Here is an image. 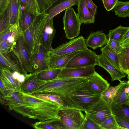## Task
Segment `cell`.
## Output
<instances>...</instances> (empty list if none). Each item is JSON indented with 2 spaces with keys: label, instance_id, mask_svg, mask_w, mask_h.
I'll list each match as a JSON object with an SVG mask.
<instances>
[{
  "label": "cell",
  "instance_id": "cell-50",
  "mask_svg": "<svg viewBox=\"0 0 129 129\" xmlns=\"http://www.w3.org/2000/svg\"><path fill=\"white\" fill-rule=\"evenodd\" d=\"M8 0H0V15L6 9Z\"/></svg>",
  "mask_w": 129,
  "mask_h": 129
},
{
  "label": "cell",
  "instance_id": "cell-40",
  "mask_svg": "<svg viewBox=\"0 0 129 129\" xmlns=\"http://www.w3.org/2000/svg\"><path fill=\"white\" fill-rule=\"evenodd\" d=\"M107 44L112 49L118 54L122 52L123 48L119 42L114 40L109 39Z\"/></svg>",
  "mask_w": 129,
  "mask_h": 129
},
{
  "label": "cell",
  "instance_id": "cell-42",
  "mask_svg": "<svg viewBox=\"0 0 129 129\" xmlns=\"http://www.w3.org/2000/svg\"><path fill=\"white\" fill-rule=\"evenodd\" d=\"M40 13H45L50 7L46 0H36Z\"/></svg>",
  "mask_w": 129,
  "mask_h": 129
},
{
  "label": "cell",
  "instance_id": "cell-16",
  "mask_svg": "<svg viewBox=\"0 0 129 129\" xmlns=\"http://www.w3.org/2000/svg\"><path fill=\"white\" fill-rule=\"evenodd\" d=\"M80 51L64 56H59L55 54L52 53L51 51L47 52L49 69H62L65 68L71 59Z\"/></svg>",
  "mask_w": 129,
  "mask_h": 129
},
{
  "label": "cell",
  "instance_id": "cell-45",
  "mask_svg": "<svg viewBox=\"0 0 129 129\" xmlns=\"http://www.w3.org/2000/svg\"><path fill=\"white\" fill-rule=\"evenodd\" d=\"M104 6L107 11L112 10L117 3L118 0H102Z\"/></svg>",
  "mask_w": 129,
  "mask_h": 129
},
{
  "label": "cell",
  "instance_id": "cell-27",
  "mask_svg": "<svg viewBox=\"0 0 129 129\" xmlns=\"http://www.w3.org/2000/svg\"><path fill=\"white\" fill-rule=\"evenodd\" d=\"M118 57L121 70L126 74L129 64V46L123 48L122 52L118 54Z\"/></svg>",
  "mask_w": 129,
  "mask_h": 129
},
{
  "label": "cell",
  "instance_id": "cell-7",
  "mask_svg": "<svg viewBox=\"0 0 129 129\" xmlns=\"http://www.w3.org/2000/svg\"><path fill=\"white\" fill-rule=\"evenodd\" d=\"M63 21L66 38L72 39L78 37L82 23L73 8L71 7L66 10Z\"/></svg>",
  "mask_w": 129,
  "mask_h": 129
},
{
  "label": "cell",
  "instance_id": "cell-30",
  "mask_svg": "<svg viewBox=\"0 0 129 129\" xmlns=\"http://www.w3.org/2000/svg\"><path fill=\"white\" fill-rule=\"evenodd\" d=\"M19 6L25 8L36 16L40 14L36 0H18Z\"/></svg>",
  "mask_w": 129,
  "mask_h": 129
},
{
  "label": "cell",
  "instance_id": "cell-46",
  "mask_svg": "<svg viewBox=\"0 0 129 129\" xmlns=\"http://www.w3.org/2000/svg\"><path fill=\"white\" fill-rule=\"evenodd\" d=\"M0 66L7 69L12 73L16 71L11 67L6 59L0 53Z\"/></svg>",
  "mask_w": 129,
  "mask_h": 129
},
{
  "label": "cell",
  "instance_id": "cell-15",
  "mask_svg": "<svg viewBox=\"0 0 129 129\" xmlns=\"http://www.w3.org/2000/svg\"><path fill=\"white\" fill-rule=\"evenodd\" d=\"M97 65L104 68L110 75L112 81L118 80L120 82L121 79L125 77V73L116 68L109 62L101 54L98 55Z\"/></svg>",
  "mask_w": 129,
  "mask_h": 129
},
{
  "label": "cell",
  "instance_id": "cell-41",
  "mask_svg": "<svg viewBox=\"0 0 129 129\" xmlns=\"http://www.w3.org/2000/svg\"><path fill=\"white\" fill-rule=\"evenodd\" d=\"M13 45L9 43L6 40L0 43V53L7 54L12 50Z\"/></svg>",
  "mask_w": 129,
  "mask_h": 129
},
{
  "label": "cell",
  "instance_id": "cell-1",
  "mask_svg": "<svg viewBox=\"0 0 129 129\" xmlns=\"http://www.w3.org/2000/svg\"><path fill=\"white\" fill-rule=\"evenodd\" d=\"M13 110L23 116L47 123L60 121L58 112L61 106L52 101L23 93L19 102L9 105Z\"/></svg>",
  "mask_w": 129,
  "mask_h": 129
},
{
  "label": "cell",
  "instance_id": "cell-22",
  "mask_svg": "<svg viewBox=\"0 0 129 129\" xmlns=\"http://www.w3.org/2000/svg\"><path fill=\"white\" fill-rule=\"evenodd\" d=\"M77 6V14L81 23H94L95 20V17L90 14L86 5L85 0H79Z\"/></svg>",
  "mask_w": 129,
  "mask_h": 129
},
{
  "label": "cell",
  "instance_id": "cell-21",
  "mask_svg": "<svg viewBox=\"0 0 129 129\" xmlns=\"http://www.w3.org/2000/svg\"><path fill=\"white\" fill-rule=\"evenodd\" d=\"M6 9L8 19V29L17 22L19 11L18 0H8Z\"/></svg>",
  "mask_w": 129,
  "mask_h": 129
},
{
  "label": "cell",
  "instance_id": "cell-47",
  "mask_svg": "<svg viewBox=\"0 0 129 129\" xmlns=\"http://www.w3.org/2000/svg\"><path fill=\"white\" fill-rule=\"evenodd\" d=\"M84 129H101L100 126L91 120L86 118Z\"/></svg>",
  "mask_w": 129,
  "mask_h": 129
},
{
  "label": "cell",
  "instance_id": "cell-37",
  "mask_svg": "<svg viewBox=\"0 0 129 129\" xmlns=\"http://www.w3.org/2000/svg\"><path fill=\"white\" fill-rule=\"evenodd\" d=\"M32 94L38 97L52 101L58 104L61 106H63L64 105V102L60 97L56 95L45 94Z\"/></svg>",
  "mask_w": 129,
  "mask_h": 129
},
{
  "label": "cell",
  "instance_id": "cell-51",
  "mask_svg": "<svg viewBox=\"0 0 129 129\" xmlns=\"http://www.w3.org/2000/svg\"><path fill=\"white\" fill-rule=\"evenodd\" d=\"M17 79L20 83H22L24 81L25 79L24 75L23 74H20Z\"/></svg>",
  "mask_w": 129,
  "mask_h": 129
},
{
  "label": "cell",
  "instance_id": "cell-33",
  "mask_svg": "<svg viewBox=\"0 0 129 129\" xmlns=\"http://www.w3.org/2000/svg\"><path fill=\"white\" fill-rule=\"evenodd\" d=\"M0 73L2 74L8 82L12 85L16 91H20L22 83L18 79H14L12 76V73L7 69L0 66Z\"/></svg>",
  "mask_w": 129,
  "mask_h": 129
},
{
  "label": "cell",
  "instance_id": "cell-28",
  "mask_svg": "<svg viewBox=\"0 0 129 129\" xmlns=\"http://www.w3.org/2000/svg\"><path fill=\"white\" fill-rule=\"evenodd\" d=\"M125 81H121L117 85L109 86L101 94V96L107 102L112 104L118 90Z\"/></svg>",
  "mask_w": 129,
  "mask_h": 129
},
{
  "label": "cell",
  "instance_id": "cell-43",
  "mask_svg": "<svg viewBox=\"0 0 129 129\" xmlns=\"http://www.w3.org/2000/svg\"><path fill=\"white\" fill-rule=\"evenodd\" d=\"M86 5L90 14L95 17L97 10V6L91 0H85Z\"/></svg>",
  "mask_w": 129,
  "mask_h": 129
},
{
  "label": "cell",
  "instance_id": "cell-18",
  "mask_svg": "<svg viewBox=\"0 0 129 129\" xmlns=\"http://www.w3.org/2000/svg\"><path fill=\"white\" fill-rule=\"evenodd\" d=\"M56 32L53 23V18L51 19L45 26L41 45L46 53L52 49V44Z\"/></svg>",
  "mask_w": 129,
  "mask_h": 129
},
{
  "label": "cell",
  "instance_id": "cell-31",
  "mask_svg": "<svg viewBox=\"0 0 129 129\" xmlns=\"http://www.w3.org/2000/svg\"><path fill=\"white\" fill-rule=\"evenodd\" d=\"M115 14L119 17L125 18L129 17V2L118 1L113 9Z\"/></svg>",
  "mask_w": 129,
  "mask_h": 129
},
{
  "label": "cell",
  "instance_id": "cell-54",
  "mask_svg": "<svg viewBox=\"0 0 129 129\" xmlns=\"http://www.w3.org/2000/svg\"><path fill=\"white\" fill-rule=\"evenodd\" d=\"M127 75L128 77L127 78L128 79V81H129V71H128V72H127Z\"/></svg>",
  "mask_w": 129,
  "mask_h": 129
},
{
  "label": "cell",
  "instance_id": "cell-14",
  "mask_svg": "<svg viewBox=\"0 0 129 129\" xmlns=\"http://www.w3.org/2000/svg\"><path fill=\"white\" fill-rule=\"evenodd\" d=\"M79 0H58L45 12L48 14L45 25L52 19L63 11L74 5H77Z\"/></svg>",
  "mask_w": 129,
  "mask_h": 129
},
{
  "label": "cell",
  "instance_id": "cell-3",
  "mask_svg": "<svg viewBox=\"0 0 129 129\" xmlns=\"http://www.w3.org/2000/svg\"><path fill=\"white\" fill-rule=\"evenodd\" d=\"M47 13H40L35 17L33 22L22 35L30 54L32 55L41 45Z\"/></svg>",
  "mask_w": 129,
  "mask_h": 129
},
{
  "label": "cell",
  "instance_id": "cell-9",
  "mask_svg": "<svg viewBox=\"0 0 129 129\" xmlns=\"http://www.w3.org/2000/svg\"><path fill=\"white\" fill-rule=\"evenodd\" d=\"M12 50L18 58L22 68L27 72L31 73L33 69L32 55L29 53L22 33H20Z\"/></svg>",
  "mask_w": 129,
  "mask_h": 129
},
{
  "label": "cell",
  "instance_id": "cell-8",
  "mask_svg": "<svg viewBox=\"0 0 129 129\" xmlns=\"http://www.w3.org/2000/svg\"><path fill=\"white\" fill-rule=\"evenodd\" d=\"M98 56L96 52L87 49L81 51L74 56L65 68H82L97 65Z\"/></svg>",
  "mask_w": 129,
  "mask_h": 129
},
{
  "label": "cell",
  "instance_id": "cell-20",
  "mask_svg": "<svg viewBox=\"0 0 129 129\" xmlns=\"http://www.w3.org/2000/svg\"><path fill=\"white\" fill-rule=\"evenodd\" d=\"M34 14L25 8L19 7L18 24L20 33L27 29L33 22L35 17Z\"/></svg>",
  "mask_w": 129,
  "mask_h": 129
},
{
  "label": "cell",
  "instance_id": "cell-6",
  "mask_svg": "<svg viewBox=\"0 0 129 129\" xmlns=\"http://www.w3.org/2000/svg\"><path fill=\"white\" fill-rule=\"evenodd\" d=\"M84 112L86 118L91 120L99 126L113 114L111 104L106 101L102 96Z\"/></svg>",
  "mask_w": 129,
  "mask_h": 129
},
{
  "label": "cell",
  "instance_id": "cell-11",
  "mask_svg": "<svg viewBox=\"0 0 129 129\" xmlns=\"http://www.w3.org/2000/svg\"><path fill=\"white\" fill-rule=\"evenodd\" d=\"M33 69L31 73L40 72L49 69L48 57L41 45L32 55Z\"/></svg>",
  "mask_w": 129,
  "mask_h": 129
},
{
  "label": "cell",
  "instance_id": "cell-53",
  "mask_svg": "<svg viewBox=\"0 0 129 129\" xmlns=\"http://www.w3.org/2000/svg\"><path fill=\"white\" fill-rule=\"evenodd\" d=\"M50 7L58 0H46Z\"/></svg>",
  "mask_w": 129,
  "mask_h": 129
},
{
  "label": "cell",
  "instance_id": "cell-4",
  "mask_svg": "<svg viewBox=\"0 0 129 129\" xmlns=\"http://www.w3.org/2000/svg\"><path fill=\"white\" fill-rule=\"evenodd\" d=\"M101 96L87 80L73 89L70 94V98L76 108L84 112Z\"/></svg>",
  "mask_w": 129,
  "mask_h": 129
},
{
  "label": "cell",
  "instance_id": "cell-19",
  "mask_svg": "<svg viewBox=\"0 0 129 129\" xmlns=\"http://www.w3.org/2000/svg\"><path fill=\"white\" fill-rule=\"evenodd\" d=\"M86 79L92 87L101 94L110 86L107 81L95 71Z\"/></svg>",
  "mask_w": 129,
  "mask_h": 129
},
{
  "label": "cell",
  "instance_id": "cell-13",
  "mask_svg": "<svg viewBox=\"0 0 129 129\" xmlns=\"http://www.w3.org/2000/svg\"><path fill=\"white\" fill-rule=\"evenodd\" d=\"M95 66L74 68H65L62 69L57 77L58 78H86L95 71Z\"/></svg>",
  "mask_w": 129,
  "mask_h": 129
},
{
  "label": "cell",
  "instance_id": "cell-35",
  "mask_svg": "<svg viewBox=\"0 0 129 129\" xmlns=\"http://www.w3.org/2000/svg\"><path fill=\"white\" fill-rule=\"evenodd\" d=\"M99 126L101 129H120L113 114L102 122Z\"/></svg>",
  "mask_w": 129,
  "mask_h": 129
},
{
  "label": "cell",
  "instance_id": "cell-25",
  "mask_svg": "<svg viewBox=\"0 0 129 129\" xmlns=\"http://www.w3.org/2000/svg\"><path fill=\"white\" fill-rule=\"evenodd\" d=\"M100 49L101 54L104 57L118 69L121 70L118 60V54L112 49L107 44Z\"/></svg>",
  "mask_w": 129,
  "mask_h": 129
},
{
  "label": "cell",
  "instance_id": "cell-2",
  "mask_svg": "<svg viewBox=\"0 0 129 129\" xmlns=\"http://www.w3.org/2000/svg\"><path fill=\"white\" fill-rule=\"evenodd\" d=\"M87 80L83 78H56L46 81V83L31 94H55L59 96L64 102L63 106L76 108L70 97L72 91Z\"/></svg>",
  "mask_w": 129,
  "mask_h": 129
},
{
  "label": "cell",
  "instance_id": "cell-29",
  "mask_svg": "<svg viewBox=\"0 0 129 129\" xmlns=\"http://www.w3.org/2000/svg\"><path fill=\"white\" fill-rule=\"evenodd\" d=\"M129 29V27H126L120 25L110 30L107 36L109 39L114 40L120 43Z\"/></svg>",
  "mask_w": 129,
  "mask_h": 129
},
{
  "label": "cell",
  "instance_id": "cell-34",
  "mask_svg": "<svg viewBox=\"0 0 129 129\" xmlns=\"http://www.w3.org/2000/svg\"><path fill=\"white\" fill-rule=\"evenodd\" d=\"M18 25L16 23L10 27L5 33L0 36V43L6 40L10 36H12L17 40L20 33Z\"/></svg>",
  "mask_w": 129,
  "mask_h": 129
},
{
  "label": "cell",
  "instance_id": "cell-24",
  "mask_svg": "<svg viewBox=\"0 0 129 129\" xmlns=\"http://www.w3.org/2000/svg\"><path fill=\"white\" fill-rule=\"evenodd\" d=\"M1 54L15 71L25 76L27 74V72L22 68L18 58L13 51L12 50L7 54Z\"/></svg>",
  "mask_w": 129,
  "mask_h": 129
},
{
  "label": "cell",
  "instance_id": "cell-23",
  "mask_svg": "<svg viewBox=\"0 0 129 129\" xmlns=\"http://www.w3.org/2000/svg\"><path fill=\"white\" fill-rule=\"evenodd\" d=\"M112 104H129V81H125L120 87Z\"/></svg>",
  "mask_w": 129,
  "mask_h": 129
},
{
  "label": "cell",
  "instance_id": "cell-32",
  "mask_svg": "<svg viewBox=\"0 0 129 129\" xmlns=\"http://www.w3.org/2000/svg\"><path fill=\"white\" fill-rule=\"evenodd\" d=\"M62 69H49L39 72L37 77L39 79L47 81L57 78L60 73Z\"/></svg>",
  "mask_w": 129,
  "mask_h": 129
},
{
  "label": "cell",
  "instance_id": "cell-56",
  "mask_svg": "<svg viewBox=\"0 0 129 129\" xmlns=\"http://www.w3.org/2000/svg\"></svg>",
  "mask_w": 129,
  "mask_h": 129
},
{
  "label": "cell",
  "instance_id": "cell-39",
  "mask_svg": "<svg viewBox=\"0 0 129 129\" xmlns=\"http://www.w3.org/2000/svg\"><path fill=\"white\" fill-rule=\"evenodd\" d=\"M33 128L37 129H57V126L55 122L52 123L40 121L31 124Z\"/></svg>",
  "mask_w": 129,
  "mask_h": 129
},
{
  "label": "cell",
  "instance_id": "cell-49",
  "mask_svg": "<svg viewBox=\"0 0 129 129\" xmlns=\"http://www.w3.org/2000/svg\"><path fill=\"white\" fill-rule=\"evenodd\" d=\"M0 90L3 96L5 97L8 96L9 95V91L5 86L2 81L0 79Z\"/></svg>",
  "mask_w": 129,
  "mask_h": 129
},
{
  "label": "cell",
  "instance_id": "cell-55",
  "mask_svg": "<svg viewBox=\"0 0 129 129\" xmlns=\"http://www.w3.org/2000/svg\"><path fill=\"white\" fill-rule=\"evenodd\" d=\"M129 71V67H128V71Z\"/></svg>",
  "mask_w": 129,
  "mask_h": 129
},
{
  "label": "cell",
  "instance_id": "cell-26",
  "mask_svg": "<svg viewBox=\"0 0 129 129\" xmlns=\"http://www.w3.org/2000/svg\"><path fill=\"white\" fill-rule=\"evenodd\" d=\"M111 109L114 115L129 121V104H111Z\"/></svg>",
  "mask_w": 129,
  "mask_h": 129
},
{
  "label": "cell",
  "instance_id": "cell-5",
  "mask_svg": "<svg viewBox=\"0 0 129 129\" xmlns=\"http://www.w3.org/2000/svg\"><path fill=\"white\" fill-rule=\"evenodd\" d=\"M58 114L66 129H84L86 118L80 110L61 106Z\"/></svg>",
  "mask_w": 129,
  "mask_h": 129
},
{
  "label": "cell",
  "instance_id": "cell-44",
  "mask_svg": "<svg viewBox=\"0 0 129 129\" xmlns=\"http://www.w3.org/2000/svg\"><path fill=\"white\" fill-rule=\"evenodd\" d=\"M114 116L116 122L120 127V129H129V121L123 118Z\"/></svg>",
  "mask_w": 129,
  "mask_h": 129
},
{
  "label": "cell",
  "instance_id": "cell-48",
  "mask_svg": "<svg viewBox=\"0 0 129 129\" xmlns=\"http://www.w3.org/2000/svg\"><path fill=\"white\" fill-rule=\"evenodd\" d=\"M120 44L123 48L129 46V29L124 35Z\"/></svg>",
  "mask_w": 129,
  "mask_h": 129
},
{
  "label": "cell",
  "instance_id": "cell-36",
  "mask_svg": "<svg viewBox=\"0 0 129 129\" xmlns=\"http://www.w3.org/2000/svg\"><path fill=\"white\" fill-rule=\"evenodd\" d=\"M22 94L20 91H16L7 96H4L5 99L4 104L8 106L19 102L21 100Z\"/></svg>",
  "mask_w": 129,
  "mask_h": 129
},
{
  "label": "cell",
  "instance_id": "cell-10",
  "mask_svg": "<svg viewBox=\"0 0 129 129\" xmlns=\"http://www.w3.org/2000/svg\"><path fill=\"white\" fill-rule=\"evenodd\" d=\"M87 48L85 40L82 36L71 39L69 41L52 49L51 50L53 54L59 56L69 55L79 51L84 50Z\"/></svg>",
  "mask_w": 129,
  "mask_h": 129
},
{
  "label": "cell",
  "instance_id": "cell-12",
  "mask_svg": "<svg viewBox=\"0 0 129 129\" xmlns=\"http://www.w3.org/2000/svg\"><path fill=\"white\" fill-rule=\"evenodd\" d=\"M39 72L30 73L25 76V80L22 83L20 87L21 92L31 94L35 90L46 83V81L41 80L38 77Z\"/></svg>",
  "mask_w": 129,
  "mask_h": 129
},
{
  "label": "cell",
  "instance_id": "cell-52",
  "mask_svg": "<svg viewBox=\"0 0 129 129\" xmlns=\"http://www.w3.org/2000/svg\"><path fill=\"white\" fill-rule=\"evenodd\" d=\"M20 74L18 72L16 71L12 73V76L14 79H17Z\"/></svg>",
  "mask_w": 129,
  "mask_h": 129
},
{
  "label": "cell",
  "instance_id": "cell-17",
  "mask_svg": "<svg viewBox=\"0 0 129 129\" xmlns=\"http://www.w3.org/2000/svg\"><path fill=\"white\" fill-rule=\"evenodd\" d=\"M107 36L102 31L91 32L85 41L87 47L94 50L99 47H103L107 43Z\"/></svg>",
  "mask_w": 129,
  "mask_h": 129
},
{
  "label": "cell",
  "instance_id": "cell-38",
  "mask_svg": "<svg viewBox=\"0 0 129 129\" xmlns=\"http://www.w3.org/2000/svg\"><path fill=\"white\" fill-rule=\"evenodd\" d=\"M0 36L2 35L8 30V13L7 10L0 15Z\"/></svg>",
  "mask_w": 129,
  "mask_h": 129
}]
</instances>
